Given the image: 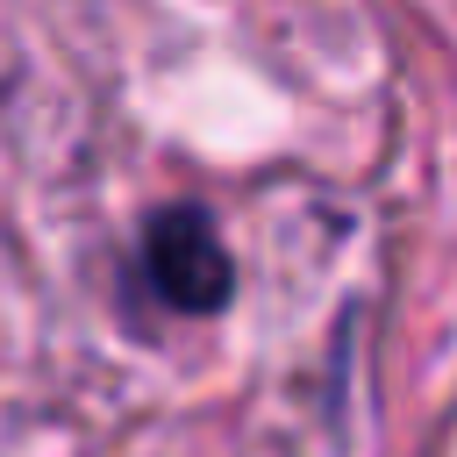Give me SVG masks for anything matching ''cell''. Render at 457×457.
<instances>
[{"label":"cell","instance_id":"1","mask_svg":"<svg viewBox=\"0 0 457 457\" xmlns=\"http://www.w3.org/2000/svg\"><path fill=\"white\" fill-rule=\"evenodd\" d=\"M143 271H150L157 300L179 307V314H221L228 293H236V257H228V243H221L214 221H207L200 207H186V200H171V207H157V214L143 221Z\"/></svg>","mask_w":457,"mask_h":457}]
</instances>
